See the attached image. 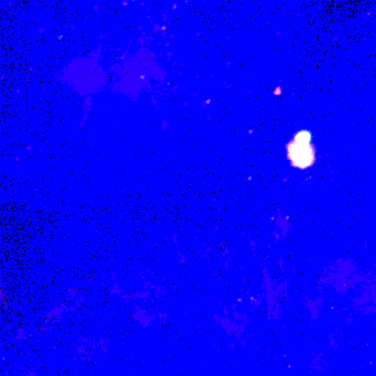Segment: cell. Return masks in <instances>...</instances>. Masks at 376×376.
<instances>
[{"label":"cell","instance_id":"obj_1","mask_svg":"<svg viewBox=\"0 0 376 376\" xmlns=\"http://www.w3.org/2000/svg\"><path fill=\"white\" fill-rule=\"evenodd\" d=\"M289 158L297 167H308L314 159V150L310 144L309 135L304 132L297 136L289 147Z\"/></svg>","mask_w":376,"mask_h":376}]
</instances>
